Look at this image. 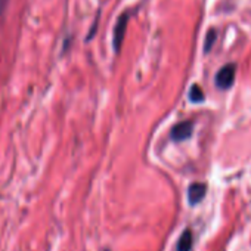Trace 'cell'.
Listing matches in <instances>:
<instances>
[{"mask_svg":"<svg viewBox=\"0 0 251 251\" xmlns=\"http://www.w3.org/2000/svg\"><path fill=\"white\" fill-rule=\"evenodd\" d=\"M235 73H236V65L235 64H226L225 67H222L216 75H214V84L222 89V90H227L232 87L233 81H235Z\"/></svg>","mask_w":251,"mask_h":251,"instance_id":"1","label":"cell"},{"mask_svg":"<svg viewBox=\"0 0 251 251\" xmlns=\"http://www.w3.org/2000/svg\"><path fill=\"white\" fill-rule=\"evenodd\" d=\"M207 194V185L205 183H192L189 188H188V201L191 205H197L198 202H201L204 200Z\"/></svg>","mask_w":251,"mask_h":251,"instance_id":"3","label":"cell"},{"mask_svg":"<svg viewBox=\"0 0 251 251\" xmlns=\"http://www.w3.org/2000/svg\"><path fill=\"white\" fill-rule=\"evenodd\" d=\"M216 39H217V33H216L214 30H210V31L207 33V36H205V42H204V52H205V53L211 50V48H213V45H214Z\"/></svg>","mask_w":251,"mask_h":251,"instance_id":"7","label":"cell"},{"mask_svg":"<svg viewBox=\"0 0 251 251\" xmlns=\"http://www.w3.org/2000/svg\"><path fill=\"white\" fill-rule=\"evenodd\" d=\"M194 132V123L192 121H180L172 129V139L175 142H182L186 141L192 136Z\"/></svg>","mask_w":251,"mask_h":251,"instance_id":"2","label":"cell"},{"mask_svg":"<svg viewBox=\"0 0 251 251\" xmlns=\"http://www.w3.org/2000/svg\"><path fill=\"white\" fill-rule=\"evenodd\" d=\"M8 2H9V0H0V18H2V15H3V12L6 9Z\"/></svg>","mask_w":251,"mask_h":251,"instance_id":"8","label":"cell"},{"mask_svg":"<svg viewBox=\"0 0 251 251\" xmlns=\"http://www.w3.org/2000/svg\"><path fill=\"white\" fill-rule=\"evenodd\" d=\"M105 251H109V250H105Z\"/></svg>","mask_w":251,"mask_h":251,"instance_id":"9","label":"cell"},{"mask_svg":"<svg viewBox=\"0 0 251 251\" xmlns=\"http://www.w3.org/2000/svg\"><path fill=\"white\" fill-rule=\"evenodd\" d=\"M126 25H127V14H124L118 18L117 21V25L114 28V39H112V43H114V49L115 52L120 50L121 48V43H123V39H124V33H126Z\"/></svg>","mask_w":251,"mask_h":251,"instance_id":"4","label":"cell"},{"mask_svg":"<svg viewBox=\"0 0 251 251\" xmlns=\"http://www.w3.org/2000/svg\"><path fill=\"white\" fill-rule=\"evenodd\" d=\"M189 100L194 102V103H200L204 100V93L201 90V87L198 84H194L189 90Z\"/></svg>","mask_w":251,"mask_h":251,"instance_id":"6","label":"cell"},{"mask_svg":"<svg viewBox=\"0 0 251 251\" xmlns=\"http://www.w3.org/2000/svg\"><path fill=\"white\" fill-rule=\"evenodd\" d=\"M192 242H194V239H192V232H191L189 229H185V230L182 232V235H180L177 244H176V251H191Z\"/></svg>","mask_w":251,"mask_h":251,"instance_id":"5","label":"cell"}]
</instances>
